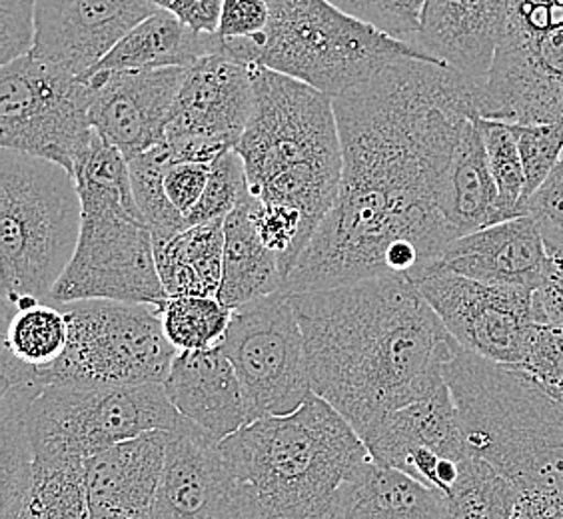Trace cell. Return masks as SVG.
I'll list each match as a JSON object with an SVG mask.
<instances>
[{
  "label": "cell",
  "instance_id": "f546056e",
  "mask_svg": "<svg viewBox=\"0 0 563 519\" xmlns=\"http://www.w3.org/2000/svg\"><path fill=\"white\" fill-rule=\"evenodd\" d=\"M0 519H90L87 462L33 460V474L19 506Z\"/></svg>",
  "mask_w": 563,
  "mask_h": 519
},
{
  "label": "cell",
  "instance_id": "ab89813d",
  "mask_svg": "<svg viewBox=\"0 0 563 519\" xmlns=\"http://www.w3.org/2000/svg\"><path fill=\"white\" fill-rule=\"evenodd\" d=\"M520 214L533 220L545 249L563 250V156L542 186L521 202Z\"/></svg>",
  "mask_w": 563,
  "mask_h": 519
},
{
  "label": "cell",
  "instance_id": "f1b7e54d",
  "mask_svg": "<svg viewBox=\"0 0 563 519\" xmlns=\"http://www.w3.org/2000/svg\"><path fill=\"white\" fill-rule=\"evenodd\" d=\"M156 268L168 296H218L224 268V220L183 230L154 244Z\"/></svg>",
  "mask_w": 563,
  "mask_h": 519
},
{
  "label": "cell",
  "instance_id": "83f0119b",
  "mask_svg": "<svg viewBox=\"0 0 563 519\" xmlns=\"http://www.w3.org/2000/svg\"><path fill=\"white\" fill-rule=\"evenodd\" d=\"M274 292H284V270L280 258L258 236L249 192L224 220V268L217 298L236 310Z\"/></svg>",
  "mask_w": 563,
  "mask_h": 519
},
{
  "label": "cell",
  "instance_id": "cb8c5ba5",
  "mask_svg": "<svg viewBox=\"0 0 563 519\" xmlns=\"http://www.w3.org/2000/svg\"><path fill=\"white\" fill-rule=\"evenodd\" d=\"M328 519H450L442 492L369 457L338 489Z\"/></svg>",
  "mask_w": 563,
  "mask_h": 519
},
{
  "label": "cell",
  "instance_id": "44dd1931",
  "mask_svg": "<svg viewBox=\"0 0 563 519\" xmlns=\"http://www.w3.org/2000/svg\"><path fill=\"white\" fill-rule=\"evenodd\" d=\"M164 391L183 418L218 444L250 423L236 369L222 347L178 352Z\"/></svg>",
  "mask_w": 563,
  "mask_h": 519
},
{
  "label": "cell",
  "instance_id": "4fadbf2b",
  "mask_svg": "<svg viewBox=\"0 0 563 519\" xmlns=\"http://www.w3.org/2000/svg\"><path fill=\"white\" fill-rule=\"evenodd\" d=\"M464 350L518 368L536 322L533 290L472 280L444 268L412 278Z\"/></svg>",
  "mask_w": 563,
  "mask_h": 519
},
{
  "label": "cell",
  "instance_id": "ac0fdd59",
  "mask_svg": "<svg viewBox=\"0 0 563 519\" xmlns=\"http://www.w3.org/2000/svg\"><path fill=\"white\" fill-rule=\"evenodd\" d=\"M158 9L148 0H38L33 55L87 76Z\"/></svg>",
  "mask_w": 563,
  "mask_h": 519
},
{
  "label": "cell",
  "instance_id": "7dc6e473",
  "mask_svg": "<svg viewBox=\"0 0 563 519\" xmlns=\"http://www.w3.org/2000/svg\"><path fill=\"white\" fill-rule=\"evenodd\" d=\"M550 396H552L553 400L560 404V408H562L563 410V389L562 391H555V394H550Z\"/></svg>",
  "mask_w": 563,
  "mask_h": 519
},
{
  "label": "cell",
  "instance_id": "603a6c76",
  "mask_svg": "<svg viewBox=\"0 0 563 519\" xmlns=\"http://www.w3.org/2000/svg\"><path fill=\"white\" fill-rule=\"evenodd\" d=\"M362 440L374 462L396 470L418 452H435L452 460L467 455L448 384L422 400L386 413L364 430Z\"/></svg>",
  "mask_w": 563,
  "mask_h": 519
},
{
  "label": "cell",
  "instance_id": "5bb4252c",
  "mask_svg": "<svg viewBox=\"0 0 563 519\" xmlns=\"http://www.w3.org/2000/svg\"><path fill=\"white\" fill-rule=\"evenodd\" d=\"M254 109L252 65L210 55L186 70L166 126L173 164H212L236 148Z\"/></svg>",
  "mask_w": 563,
  "mask_h": 519
},
{
  "label": "cell",
  "instance_id": "277c9868",
  "mask_svg": "<svg viewBox=\"0 0 563 519\" xmlns=\"http://www.w3.org/2000/svg\"><path fill=\"white\" fill-rule=\"evenodd\" d=\"M254 109L236 144L250 195L292 206L318 230L336 202L342 139L334 98L318 88L252 65Z\"/></svg>",
  "mask_w": 563,
  "mask_h": 519
},
{
  "label": "cell",
  "instance_id": "2e32d148",
  "mask_svg": "<svg viewBox=\"0 0 563 519\" xmlns=\"http://www.w3.org/2000/svg\"><path fill=\"white\" fill-rule=\"evenodd\" d=\"M151 519H256L220 444L186 418L170 432Z\"/></svg>",
  "mask_w": 563,
  "mask_h": 519
},
{
  "label": "cell",
  "instance_id": "30bf717a",
  "mask_svg": "<svg viewBox=\"0 0 563 519\" xmlns=\"http://www.w3.org/2000/svg\"><path fill=\"white\" fill-rule=\"evenodd\" d=\"M90 82L63 66L22 56L0 68V144L75 173L90 136Z\"/></svg>",
  "mask_w": 563,
  "mask_h": 519
},
{
  "label": "cell",
  "instance_id": "1f68e13d",
  "mask_svg": "<svg viewBox=\"0 0 563 519\" xmlns=\"http://www.w3.org/2000/svg\"><path fill=\"white\" fill-rule=\"evenodd\" d=\"M170 164L173 154L166 142L129 158L134 200L151 228L154 244H163L190 228L164 188V176Z\"/></svg>",
  "mask_w": 563,
  "mask_h": 519
},
{
  "label": "cell",
  "instance_id": "4316f807",
  "mask_svg": "<svg viewBox=\"0 0 563 519\" xmlns=\"http://www.w3.org/2000/svg\"><path fill=\"white\" fill-rule=\"evenodd\" d=\"M210 55H222L217 33H196L174 14L152 12L104 56L98 70H139V68H190ZM90 73V75H92ZM88 76V75H87Z\"/></svg>",
  "mask_w": 563,
  "mask_h": 519
},
{
  "label": "cell",
  "instance_id": "8fae6325",
  "mask_svg": "<svg viewBox=\"0 0 563 519\" xmlns=\"http://www.w3.org/2000/svg\"><path fill=\"white\" fill-rule=\"evenodd\" d=\"M168 294L156 268L154 240L139 206H82L75 256L48 302L117 300L163 306Z\"/></svg>",
  "mask_w": 563,
  "mask_h": 519
},
{
  "label": "cell",
  "instance_id": "d590c367",
  "mask_svg": "<svg viewBox=\"0 0 563 519\" xmlns=\"http://www.w3.org/2000/svg\"><path fill=\"white\" fill-rule=\"evenodd\" d=\"M249 192V176L242 156L236 148L224 152L210 166L205 195L186 217L188 227L227 220Z\"/></svg>",
  "mask_w": 563,
  "mask_h": 519
},
{
  "label": "cell",
  "instance_id": "ffe728a7",
  "mask_svg": "<svg viewBox=\"0 0 563 519\" xmlns=\"http://www.w3.org/2000/svg\"><path fill=\"white\" fill-rule=\"evenodd\" d=\"M548 266V249L530 217L509 218L455 239L432 268L472 280L536 290Z\"/></svg>",
  "mask_w": 563,
  "mask_h": 519
},
{
  "label": "cell",
  "instance_id": "d6a6232c",
  "mask_svg": "<svg viewBox=\"0 0 563 519\" xmlns=\"http://www.w3.org/2000/svg\"><path fill=\"white\" fill-rule=\"evenodd\" d=\"M161 320L178 352H202L222 346L232 310L217 296H168L161 306Z\"/></svg>",
  "mask_w": 563,
  "mask_h": 519
},
{
  "label": "cell",
  "instance_id": "3957f363",
  "mask_svg": "<svg viewBox=\"0 0 563 519\" xmlns=\"http://www.w3.org/2000/svg\"><path fill=\"white\" fill-rule=\"evenodd\" d=\"M220 450L256 519H328L338 489L369 460L362 435L318 394L292 413L250 422Z\"/></svg>",
  "mask_w": 563,
  "mask_h": 519
},
{
  "label": "cell",
  "instance_id": "7402d4cb",
  "mask_svg": "<svg viewBox=\"0 0 563 519\" xmlns=\"http://www.w3.org/2000/svg\"><path fill=\"white\" fill-rule=\"evenodd\" d=\"M509 0H426L418 46L484 85L508 19Z\"/></svg>",
  "mask_w": 563,
  "mask_h": 519
},
{
  "label": "cell",
  "instance_id": "bcb514c9",
  "mask_svg": "<svg viewBox=\"0 0 563 519\" xmlns=\"http://www.w3.org/2000/svg\"><path fill=\"white\" fill-rule=\"evenodd\" d=\"M511 519H563V494H521Z\"/></svg>",
  "mask_w": 563,
  "mask_h": 519
},
{
  "label": "cell",
  "instance_id": "6da1fadb",
  "mask_svg": "<svg viewBox=\"0 0 563 519\" xmlns=\"http://www.w3.org/2000/svg\"><path fill=\"white\" fill-rule=\"evenodd\" d=\"M482 85L452 66L401 58L334 98L342 139L336 202L284 281V292L338 288L432 268L454 242L438 206Z\"/></svg>",
  "mask_w": 563,
  "mask_h": 519
},
{
  "label": "cell",
  "instance_id": "f6af8a7d",
  "mask_svg": "<svg viewBox=\"0 0 563 519\" xmlns=\"http://www.w3.org/2000/svg\"><path fill=\"white\" fill-rule=\"evenodd\" d=\"M156 9L170 12L196 33H217L222 0H148Z\"/></svg>",
  "mask_w": 563,
  "mask_h": 519
},
{
  "label": "cell",
  "instance_id": "7c38bea8",
  "mask_svg": "<svg viewBox=\"0 0 563 519\" xmlns=\"http://www.w3.org/2000/svg\"><path fill=\"white\" fill-rule=\"evenodd\" d=\"M220 347L236 369L250 422L292 413L314 394L290 294L274 292L232 310Z\"/></svg>",
  "mask_w": 563,
  "mask_h": 519
},
{
  "label": "cell",
  "instance_id": "60d3db41",
  "mask_svg": "<svg viewBox=\"0 0 563 519\" xmlns=\"http://www.w3.org/2000/svg\"><path fill=\"white\" fill-rule=\"evenodd\" d=\"M38 0H0V65L33 53Z\"/></svg>",
  "mask_w": 563,
  "mask_h": 519
},
{
  "label": "cell",
  "instance_id": "d6986e66",
  "mask_svg": "<svg viewBox=\"0 0 563 519\" xmlns=\"http://www.w3.org/2000/svg\"><path fill=\"white\" fill-rule=\"evenodd\" d=\"M170 432L152 430L87 460L90 519H151Z\"/></svg>",
  "mask_w": 563,
  "mask_h": 519
},
{
  "label": "cell",
  "instance_id": "8992f818",
  "mask_svg": "<svg viewBox=\"0 0 563 519\" xmlns=\"http://www.w3.org/2000/svg\"><path fill=\"white\" fill-rule=\"evenodd\" d=\"M268 29L256 38L222 41V55L292 76L332 98L368 82L401 58L444 65L418 46L357 21L330 0H266Z\"/></svg>",
  "mask_w": 563,
  "mask_h": 519
},
{
  "label": "cell",
  "instance_id": "7a4b0ae2",
  "mask_svg": "<svg viewBox=\"0 0 563 519\" xmlns=\"http://www.w3.org/2000/svg\"><path fill=\"white\" fill-rule=\"evenodd\" d=\"M312 389L360 435L445 384L460 344L408 276L290 294Z\"/></svg>",
  "mask_w": 563,
  "mask_h": 519
},
{
  "label": "cell",
  "instance_id": "b9f144b4",
  "mask_svg": "<svg viewBox=\"0 0 563 519\" xmlns=\"http://www.w3.org/2000/svg\"><path fill=\"white\" fill-rule=\"evenodd\" d=\"M271 22L266 0H222L217 34L222 41L256 38Z\"/></svg>",
  "mask_w": 563,
  "mask_h": 519
},
{
  "label": "cell",
  "instance_id": "5b68a950",
  "mask_svg": "<svg viewBox=\"0 0 563 519\" xmlns=\"http://www.w3.org/2000/svg\"><path fill=\"white\" fill-rule=\"evenodd\" d=\"M444 378L467 454L521 494H563V410L536 379L462 346Z\"/></svg>",
  "mask_w": 563,
  "mask_h": 519
},
{
  "label": "cell",
  "instance_id": "484cf974",
  "mask_svg": "<svg viewBox=\"0 0 563 519\" xmlns=\"http://www.w3.org/2000/svg\"><path fill=\"white\" fill-rule=\"evenodd\" d=\"M2 388L43 384L44 374L65 354L68 318L60 306L36 302L2 316Z\"/></svg>",
  "mask_w": 563,
  "mask_h": 519
},
{
  "label": "cell",
  "instance_id": "52a82bcc",
  "mask_svg": "<svg viewBox=\"0 0 563 519\" xmlns=\"http://www.w3.org/2000/svg\"><path fill=\"white\" fill-rule=\"evenodd\" d=\"M82 206L75 176L26 152H0L2 316L48 302L75 256Z\"/></svg>",
  "mask_w": 563,
  "mask_h": 519
},
{
  "label": "cell",
  "instance_id": "ba28073f",
  "mask_svg": "<svg viewBox=\"0 0 563 519\" xmlns=\"http://www.w3.org/2000/svg\"><path fill=\"white\" fill-rule=\"evenodd\" d=\"M21 386L31 448L43 462H87L120 442L152 430L173 432L185 422L163 384L119 386L66 379Z\"/></svg>",
  "mask_w": 563,
  "mask_h": 519
},
{
  "label": "cell",
  "instance_id": "4dcf8cb0",
  "mask_svg": "<svg viewBox=\"0 0 563 519\" xmlns=\"http://www.w3.org/2000/svg\"><path fill=\"white\" fill-rule=\"evenodd\" d=\"M444 496L450 519H511L521 492L498 467L467 454L454 486Z\"/></svg>",
  "mask_w": 563,
  "mask_h": 519
},
{
  "label": "cell",
  "instance_id": "836d02e7",
  "mask_svg": "<svg viewBox=\"0 0 563 519\" xmlns=\"http://www.w3.org/2000/svg\"><path fill=\"white\" fill-rule=\"evenodd\" d=\"M477 124L488 151L489 168L498 186L501 218L509 220L521 217L520 205L526 195V173L508 122L477 117Z\"/></svg>",
  "mask_w": 563,
  "mask_h": 519
},
{
  "label": "cell",
  "instance_id": "8d00e7d4",
  "mask_svg": "<svg viewBox=\"0 0 563 519\" xmlns=\"http://www.w3.org/2000/svg\"><path fill=\"white\" fill-rule=\"evenodd\" d=\"M338 9L372 24L396 41L418 46L426 0H330ZM420 48V46H418Z\"/></svg>",
  "mask_w": 563,
  "mask_h": 519
},
{
  "label": "cell",
  "instance_id": "9a60e30c",
  "mask_svg": "<svg viewBox=\"0 0 563 519\" xmlns=\"http://www.w3.org/2000/svg\"><path fill=\"white\" fill-rule=\"evenodd\" d=\"M477 109L482 119L563 124V24L501 34Z\"/></svg>",
  "mask_w": 563,
  "mask_h": 519
},
{
  "label": "cell",
  "instance_id": "ee69618b",
  "mask_svg": "<svg viewBox=\"0 0 563 519\" xmlns=\"http://www.w3.org/2000/svg\"><path fill=\"white\" fill-rule=\"evenodd\" d=\"M533 312L540 324L563 325V250H548L542 284L533 290Z\"/></svg>",
  "mask_w": 563,
  "mask_h": 519
},
{
  "label": "cell",
  "instance_id": "9c48e42d",
  "mask_svg": "<svg viewBox=\"0 0 563 519\" xmlns=\"http://www.w3.org/2000/svg\"><path fill=\"white\" fill-rule=\"evenodd\" d=\"M68 318L65 354L44 374L53 382L92 384H163L178 350L170 344L161 320V306L78 300L60 306Z\"/></svg>",
  "mask_w": 563,
  "mask_h": 519
},
{
  "label": "cell",
  "instance_id": "7bdbcfd3",
  "mask_svg": "<svg viewBox=\"0 0 563 519\" xmlns=\"http://www.w3.org/2000/svg\"><path fill=\"white\" fill-rule=\"evenodd\" d=\"M210 166L205 163H178L170 164L164 176L166 195L185 217L198 205V200L205 195Z\"/></svg>",
  "mask_w": 563,
  "mask_h": 519
},
{
  "label": "cell",
  "instance_id": "74e56055",
  "mask_svg": "<svg viewBox=\"0 0 563 519\" xmlns=\"http://www.w3.org/2000/svg\"><path fill=\"white\" fill-rule=\"evenodd\" d=\"M508 126L518 144L523 173H526V195H523L526 200L531 192H536L542 186L543 180L562 161L563 124L508 122Z\"/></svg>",
  "mask_w": 563,
  "mask_h": 519
},
{
  "label": "cell",
  "instance_id": "d4e9b609",
  "mask_svg": "<svg viewBox=\"0 0 563 519\" xmlns=\"http://www.w3.org/2000/svg\"><path fill=\"white\" fill-rule=\"evenodd\" d=\"M438 206L454 240L504 222L498 186L489 168L488 151L477 117L467 120L462 129L452 161L440 183Z\"/></svg>",
  "mask_w": 563,
  "mask_h": 519
},
{
  "label": "cell",
  "instance_id": "e575fe53",
  "mask_svg": "<svg viewBox=\"0 0 563 519\" xmlns=\"http://www.w3.org/2000/svg\"><path fill=\"white\" fill-rule=\"evenodd\" d=\"M250 214L264 246L280 258L284 281H286L296 260L300 258L303 249L314 236V230L308 224L302 212L292 206L262 202L252 195H250Z\"/></svg>",
  "mask_w": 563,
  "mask_h": 519
},
{
  "label": "cell",
  "instance_id": "e0dca14e",
  "mask_svg": "<svg viewBox=\"0 0 563 519\" xmlns=\"http://www.w3.org/2000/svg\"><path fill=\"white\" fill-rule=\"evenodd\" d=\"M186 70L139 68L88 75L92 129L126 158L163 144Z\"/></svg>",
  "mask_w": 563,
  "mask_h": 519
},
{
  "label": "cell",
  "instance_id": "f35d334b",
  "mask_svg": "<svg viewBox=\"0 0 563 519\" xmlns=\"http://www.w3.org/2000/svg\"><path fill=\"white\" fill-rule=\"evenodd\" d=\"M518 368L536 379L548 394L563 389V325L538 324L531 330Z\"/></svg>",
  "mask_w": 563,
  "mask_h": 519
}]
</instances>
